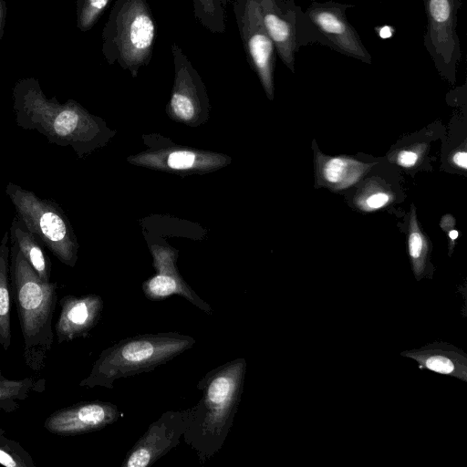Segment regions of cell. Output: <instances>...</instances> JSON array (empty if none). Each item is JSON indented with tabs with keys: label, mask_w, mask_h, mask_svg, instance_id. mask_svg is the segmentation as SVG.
Here are the masks:
<instances>
[{
	"label": "cell",
	"mask_w": 467,
	"mask_h": 467,
	"mask_svg": "<svg viewBox=\"0 0 467 467\" xmlns=\"http://www.w3.org/2000/svg\"><path fill=\"white\" fill-rule=\"evenodd\" d=\"M14 110L17 126L36 130L50 143L71 147L79 158L103 147L114 135L106 122L74 100L47 99L36 85L19 87Z\"/></svg>",
	"instance_id": "obj_1"
},
{
	"label": "cell",
	"mask_w": 467,
	"mask_h": 467,
	"mask_svg": "<svg viewBox=\"0 0 467 467\" xmlns=\"http://www.w3.org/2000/svg\"><path fill=\"white\" fill-rule=\"evenodd\" d=\"M247 363L237 358L208 371L197 389L199 401L182 438L204 463L216 454L226 440L238 410L244 390Z\"/></svg>",
	"instance_id": "obj_2"
},
{
	"label": "cell",
	"mask_w": 467,
	"mask_h": 467,
	"mask_svg": "<svg viewBox=\"0 0 467 467\" xmlns=\"http://www.w3.org/2000/svg\"><path fill=\"white\" fill-rule=\"evenodd\" d=\"M9 275L24 340L23 357L28 367L38 370L44 367L54 341L52 319L57 285L42 281L14 241Z\"/></svg>",
	"instance_id": "obj_3"
},
{
	"label": "cell",
	"mask_w": 467,
	"mask_h": 467,
	"mask_svg": "<svg viewBox=\"0 0 467 467\" xmlns=\"http://www.w3.org/2000/svg\"><path fill=\"white\" fill-rule=\"evenodd\" d=\"M195 342L191 336L177 332L125 337L99 354L79 386L112 389L116 380L150 372L187 351Z\"/></svg>",
	"instance_id": "obj_4"
},
{
	"label": "cell",
	"mask_w": 467,
	"mask_h": 467,
	"mask_svg": "<svg viewBox=\"0 0 467 467\" xmlns=\"http://www.w3.org/2000/svg\"><path fill=\"white\" fill-rule=\"evenodd\" d=\"M156 25L146 0H116L103 31V53L136 78L153 52Z\"/></svg>",
	"instance_id": "obj_5"
},
{
	"label": "cell",
	"mask_w": 467,
	"mask_h": 467,
	"mask_svg": "<svg viewBox=\"0 0 467 467\" xmlns=\"http://www.w3.org/2000/svg\"><path fill=\"white\" fill-rule=\"evenodd\" d=\"M5 193L27 230L61 263L74 267L78 244L61 208L54 202L41 199L33 192L12 182L7 183Z\"/></svg>",
	"instance_id": "obj_6"
},
{
	"label": "cell",
	"mask_w": 467,
	"mask_h": 467,
	"mask_svg": "<svg viewBox=\"0 0 467 467\" xmlns=\"http://www.w3.org/2000/svg\"><path fill=\"white\" fill-rule=\"evenodd\" d=\"M264 25L278 57L295 72L297 51L305 46L324 41L308 16L295 0H256Z\"/></svg>",
	"instance_id": "obj_7"
},
{
	"label": "cell",
	"mask_w": 467,
	"mask_h": 467,
	"mask_svg": "<svg viewBox=\"0 0 467 467\" xmlns=\"http://www.w3.org/2000/svg\"><path fill=\"white\" fill-rule=\"evenodd\" d=\"M462 0H424L427 16L423 46L441 75L453 80L462 51L457 13Z\"/></svg>",
	"instance_id": "obj_8"
},
{
	"label": "cell",
	"mask_w": 467,
	"mask_h": 467,
	"mask_svg": "<svg viewBox=\"0 0 467 467\" xmlns=\"http://www.w3.org/2000/svg\"><path fill=\"white\" fill-rule=\"evenodd\" d=\"M234 13L246 59L272 100L277 54L264 25L259 5L256 0H234Z\"/></svg>",
	"instance_id": "obj_9"
},
{
	"label": "cell",
	"mask_w": 467,
	"mask_h": 467,
	"mask_svg": "<svg viewBox=\"0 0 467 467\" xmlns=\"http://www.w3.org/2000/svg\"><path fill=\"white\" fill-rule=\"evenodd\" d=\"M171 51L174 78L166 111L177 122L198 127L209 117L210 103L205 85L177 43L171 44Z\"/></svg>",
	"instance_id": "obj_10"
},
{
	"label": "cell",
	"mask_w": 467,
	"mask_h": 467,
	"mask_svg": "<svg viewBox=\"0 0 467 467\" xmlns=\"http://www.w3.org/2000/svg\"><path fill=\"white\" fill-rule=\"evenodd\" d=\"M353 6L333 0L312 1L305 13L321 36L324 46L347 57L371 64V55L358 31L347 19L346 12Z\"/></svg>",
	"instance_id": "obj_11"
},
{
	"label": "cell",
	"mask_w": 467,
	"mask_h": 467,
	"mask_svg": "<svg viewBox=\"0 0 467 467\" xmlns=\"http://www.w3.org/2000/svg\"><path fill=\"white\" fill-rule=\"evenodd\" d=\"M192 410L189 408L163 412L127 452L121 466L150 467L166 455L179 444L190 423Z\"/></svg>",
	"instance_id": "obj_12"
},
{
	"label": "cell",
	"mask_w": 467,
	"mask_h": 467,
	"mask_svg": "<svg viewBox=\"0 0 467 467\" xmlns=\"http://www.w3.org/2000/svg\"><path fill=\"white\" fill-rule=\"evenodd\" d=\"M134 165L178 174L205 173L226 166L231 158L217 152L185 148L171 143L152 146L147 150L130 156Z\"/></svg>",
	"instance_id": "obj_13"
},
{
	"label": "cell",
	"mask_w": 467,
	"mask_h": 467,
	"mask_svg": "<svg viewBox=\"0 0 467 467\" xmlns=\"http://www.w3.org/2000/svg\"><path fill=\"white\" fill-rule=\"evenodd\" d=\"M150 248L156 273L142 284L145 296L150 300L159 301L178 295L205 314L212 315V306L202 299L180 275L176 266L178 251L161 244H153Z\"/></svg>",
	"instance_id": "obj_14"
},
{
	"label": "cell",
	"mask_w": 467,
	"mask_h": 467,
	"mask_svg": "<svg viewBox=\"0 0 467 467\" xmlns=\"http://www.w3.org/2000/svg\"><path fill=\"white\" fill-rule=\"evenodd\" d=\"M117 405L109 401H88L56 410L44 422L51 433L75 436L93 432L116 422L120 417Z\"/></svg>",
	"instance_id": "obj_15"
},
{
	"label": "cell",
	"mask_w": 467,
	"mask_h": 467,
	"mask_svg": "<svg viewBox=\"0 0 467 467\" xmlns=\"http://www.w3.org/2000/svg\"><path fill=\"white\" fill-rule=\"evenodd\" d=\"M61 311L55 325L59 344L86 337L99 323L103 310L100 296H65L60 300Z\"/></svg>",
	"instance_id": "obj_16"
},
{
	"label": "cell",
	"mask_w": 467,
	"mask_h": 467,
	"mask_svg": "<svg viewBox=\"0 0 467 467\" xmlns=\"http://www.w3.org/2000/svg\"><path fill=\"white\" fill-rule=\"evenodd\" d=\"M400 355L416 361L420 369L467 381V355L453 345L433 342L418 349L405 350Z\"/></svg>",
	"instance_id": "obj_17"
},
{
	"label": "cell",
	"mask_w": 467,
	"mask_h": 467,
	"mask_svg": "<svg viewBox=\"0 0 467 467\" xmlns=\"http://www.w3.org/2000/svg\"><path fill=\"white\" fill-rule=\"evenodd\" d=\"M10 234L12 241L16 244L39 278L44 282H50L51 263L39 241L27 230L17 215L13 219Z\"/></svg>",
	"instance_id": "obj_18"
},
{
	"label": "cell",
	"mask_w": 467,
	"mask_h": 467,
	"mask_svg": "<svg viewBox=\"0 0 467 467\" xmlns=\"http://www.w3.org/2000/svg\"><path fill=\"white\" fill-rule=\"evenodd\" d=\"M8 234L0 242V345L7 350L11 344L10 326V275Z\"/></svg>",
	"instance_id": "obj_19"
},
{
	"label": "cell",
	"mask_w": 467,
	"mask_h": 467,
	"mask_svg": "<svg viewBox=\"0 0 467 467\" xmlns=\"http://www.w3.org/2000/svg\"><path fill=\"white\" fill-rule=\"evenodd\" d=\"M196 21L213 34L226 29V7L231 0H192Z\"/></svg>",
	"instance_id": "obj_20"
},
{
	"label": "cell",
	"mask_w": 467,
	"mask_h": 467,
	"mask_svg": "<svg viewBox=\"0 0 467 467\" xmlns=\"http://www.w3.org/2000/svg\"><path fill=\"white\" fill-rule=\"evenodd\" d=\"M365 165L346 158H330L322 167V175L330 184L338 188L356 182L363 173Z\"/></svg>",
	"instance_id": "obj_21"
},
{
	"label": "cell",
	"mask_w": 467,
	"mask_h": 467,
	"mask_svg": "<svg viewBox=\"0 0 467 467\" xmlns=\"http://www.w3.org/2000/svg\"><path fill=\"white\" fill-rule=\"evenodd\" d=\"M408 245L414 275L417 280H420L426 275L429 244L418 225L413 206H411L410 217Z\"/></svg>",
	"instance_id": "obj_22"
},
{
	"label": "cell",
	"mask_w": 467,
	"mask_h": 467,
	"mask_svg": "<svg viewBox=\"0 0 467 467\" xmlns=\"http://www.w3.org/2000/svg\"><path fill=\"white\" fill-rule=\"evenodd\" d=\"M35 389L31 378L24 379H0V409L13 411L17 409V401L26 400Z\"/></svg>",
	"instance_id": "obj_23"
},
{
	"label": "cell",
	"mask_w": 467,
	"mask_h": 467,
	"mask_svg": "<svg viewBox=\"0 0 467 467\" xmlns=\"http://www.w3.org/2000/svg\"><path fill=\"white\" fill-rule=\"evenodd\" d=\"M0 464L5 467H36L30 454L17 441L5 437L0 429Z\"/></svg>",
	"instance_id": "obj_24"
},
{
	"label": "cell",
	"mask_w": 467,
	"mask_h": 467,
	"mask_svg": "<svg viewBox=\"0 0 467 467\" xmlns=\"http://www.w3.org/2000/svg\"><path fill=\"white\" fill-rule=\"evenodd\" d=\"M110 0H82L78 26L82 30L89 29L107 8Z\"/></svg>",
	"instance_id": "obj_25"
},
{
	"label": "cell",
	"mask_w": 467,
	"mask_h": 467,
	"mask_svg": "<svg viewBox=\"0 0 467 467\" xmlns=\"http://www.w3.org/2000/svg\"><path fill=\"white\" fill-rule=\"evenodd\" d=\"M389 202V196L385 192H376L364 201L363 209L370 211L377 210Z\"/></svg>",
	"instance_id": "obj_26"
},
{
	"label": "cell",
	"mask_w": 467,
	"mask_h": 467,
	"mask_svg": "<svg viewBox=\"0 0 467 467\" xmlns=\"http://www.w3.org/2000/svg\"><path fill=\"white\" fill-rule=\"evenodd\" d=\"M418 154L411 150H402L399 153L397 157V161L399 165L402 167H411L415 165L418 161Z\"/></svg>",
	"instance_id": "obj_27"
},
{
	"label": "cell",
	"mask_w": 467,
	"mask_h": 467,
	"mask_svg": "<svg viewBox=\"0 0 467 467\" xmlns=\"http://www.w3.org/2000/svg\"><path fill=\"white\" fill-rule=\"evenodd\" d=\"M452 161L456 166L465 170L467 168V153L465 151L456 152L452 156Z\"/></svg>",
	"instance_id": "obj_28"
},
{
	"label": "cell",
	"mask_w": 467,
	"mask_h": 467,
	"mask_svg": "<svg viewBox=\"0 0 467 467\" xmlns=\"http://www.w3.org/2000/svg\"><path fill=\"white\" fill-rule=\"evenodd\" d=\"M376 31H377L379 36L381 38L391 37L394 33V29L389 26H381V27H379V29H376Z\"/></svg>",
	"instance_id": "obj_29"
},
{
	"label": "cell",
	"mask_w": 467,
	"mask_h": 467,
	"mask_svg": "<svg viewBox=\"0 0 467 467\" xmlns=\"http://www.w3.org/2000/svg\"><path fill=\"white\" fill-rule=\"evenodd\" d=\"M459 235V233L457 230L455 229H451L450 232H449V236H450V239L451 241V243L453 244L454 241L457 239Z\"/></svg>",
	"instance_id": "obj_30"
},
{
	"label": "cell",
	"mask_w": 467,
	"mask_h": 467,
	"mask_svg": "<svg viewBox=\"0 0 467 467\" xmlns=\"http://www.w3.org/2000/svg\"><path fill=\"white\" fill-rule=\"evenodd\" d=\"M4 378L3 374H2V371L0 369V379Z\"/></svg>",
	"instance_id": "obj_31"
}]
</instances>
